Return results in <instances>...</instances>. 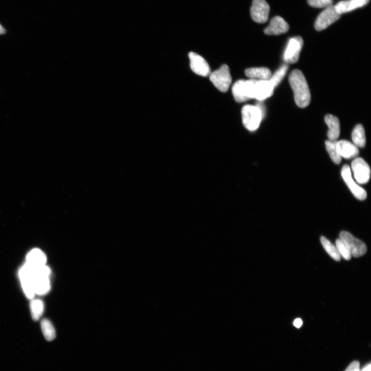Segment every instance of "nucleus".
<instances>
[{"mask_svg": "<svg viewBox=\"0 0 371 371\" xmlns=\"http://www.w3.org/2000/svg\"><path fill=\"white\" fill-rule=\"evenodd\" d=\"M289 81L294 92L295 102L300 108L307 107L311 94L306 80L302 71L294 70L290 74Z\"/></svg>", "mask_w": 371, "mask_h": 371, "instance_id": "nucleus-1", "label": "nucleus"}, {"mask_svg": "<svg viewBox=\"0 0 371 371\" xmlns=\"http://www.w3.org/2000/svg\"><path fill=\"white\" fill-rule=\"evenodd\" d=\"M255 80H239L233 86L232 92L236 102L242 103L255 99Z\"/></svg>", "mask_w": 371, "mask_h": 371, "instance_id": "nucleus-2", "label": "nucleus"}, {"mask_svg": "<svg viewBox=\"0 0 371 371\" xmlns=\"http://www.w3.org/2000/svg\"><path fill=\"white\" fill-rule=\"evenodd\" d=\"M242 122L244 127L250 131L257 130L264 117L257 106L246 105L242 109Z\"/></svg>", "mask_w": 371, "mask_h": 371, "instance_id": "nucleus-3", "label": "nucleus"}, {"mask_svg": "<svg viewBox=\"0 0 371 371\" xmlns=\"http://www.w3.org/2000/svg\"><path fill=\"white\" fill-rule=\"evenodd\" d=\"M210 80L219 91L223 92L228 91L232 81L229 67L223 65L220 69L211 73Z\"/></svg>", "mask_w": 371, "mask_h": 371, "instance_id": "nucleus-4", "label": "nucleus"}, {"mask_svg": "<svg viewBox=\"0 0 371 371\" xmlns=\"http://www.w3.org/2000/svg\"><path fill=\"white\" fill-rule=\"evenodd\" d=\"M339 239L347 246L354 257H360L366 253L367 247L366 244L354 237L351 233L347 231L341 232Z\"/></svg>", "mask_w": 371, "mask_h": 371, "instance_id": "nucleus-5", "label": "nucleus"}, {"mask_svg": "<svg viewBox=\"0 0 371 371\" xmlns=\"http://www.w3.org/2000/svg\"><path fill=\"white\" fill-rule=\"evenodd\" d=\"M341 16L337 12L334 6L331 5L326 7L318 17L315 25V29L317 31H321L326 29L339 19Z\"/></svg>", "mask_w": 371, "mask_h": 371, "instance_id": "nucleus-6", "label": "nucleus"}, {"mask_svg": "<svg viewBox=\"0 0 371 371\" xmlns=\"http://www.w3.org/2000/svg\"><path fill=\"white\" fill-rule=\"evenodd\" d=\"M341 175L354 197L360 201H364L367 198L366 191L353 180L351 168L348 165H345L342 167Z\"/></svg>", "mask_w": 371, "mask_h": 371, "instance_id": "nucleus-7", "label": "nucleus"}, {"mask_svg": "<svg viewBox=\"0 0 371 371\" xmlns=\"http://www.w3.org/2000/svg\"><path fill=\"white\" fill-rule=\"evenodd\" d=\"M352 170L357 183L365 184L370 179L371 170L369 165L362 158H356L352 163Z\"/></svg>", "mask_w": 371, "mask_h": 371, "instance_id": "nucleus-8", "label": "nucleus"}, {"mask_svg": "<svg viewBox=\"0 0 371 371\" xmlns=\"http://www.w3.org/2000/svg\"><path fill=\"white\" fill-rule=\"evenodd\" d=\"M303 46V40L301 37L297 36L290 38L284 53L285 62L287 64L297 63L299 60Z\"/></svg>", "mask_w": 371, "mask_h": 371, "instance_id": "nucleus-9", "label": "nucleus"}, {"mask_svg": "<svg viewBox=\"0 0 371 371\" xmlns=\"http://www.w3.org/2000/svg\"><path fill=\"white\" fill-rule=\"evenodd\" d=\"M270 6L265 0H253L251 8L253 20L258 23H266L269 17Z\"/></svg>", "mask_w": 371, "mask_h": 371, "instance_id": "nucleus-10", "label": "nucleus"}, {"mask_svg": "<svg viewBox=\"0 0 371 371\" xmlns=\"http://www.w3.org/2000/svg\"><path fill=\"white\" fill-rule=\"evenodd\" d=\"M189 57L191 69L194 72L204 77L210 75V67L203 57L195 52L189 53Z\"/></svg>", "mask_w": 371, "mask_h": 371, "instance_id": "nucleus-11", "label": "nucleus"}, {"mask_svg": "<svg viewBox=\"0 0 371 371\" xmlns=\"http://www.w3.org/2000/svg\"><path fill=\"white\" fill-rule=\"evenodd\" d=\"M19 277L23 290L27 298L32 299L35 296L32 283L33 272L31 267L25 264L20 269Z\"/></svg>", "mask_w": 371, "mask_h": 371, "instance_id": "nucleus-12", "label": "nucleus"}, {"mask_svg": "<svg viewBox=\"0 0 371 371\" xmlns=\"http://www.w3.org/2000/svg\"><path fill=\"white\" fill-rule=\"evenodd\" d=\"M275 88L272 82L269 80H255V99L259 101L270 97Z\"/></svg>", "mask_w": 371, "mask_h": 371, "instance_id": "nucleus-13", "label": "nucleus"}, {"mask_svg": "<svg viewBox=\"0 0 371 371\" xmlns=\"http://www.w3.org/2000/svg\"><path fill=\"white\" fill-rule=\"evenodd\" d=\"M289 24L281 17L276 16L270 23L264 32L268 35H278L289 31Z\"/></svg>", "mask_w": 371, "mask_h": 371, "instance_id": "nucleus-14", "label": "nucleus"}, {"mask_svg": "<svg viewBox=\"0 0 371 371\" xmlns=\"http://www.w3.org/2000/svg\"><path fill=\"white\" fill-rule=\"evenodd\" d=\"M369 1L370 0H345L339 2L334 6L337 12L341 15L363 7L368 4Z\"/></svg>", "mask_w": 371, "mask_h": 371, "instance_id": "nucleus-15", "label": "nucleus"}, {"mask_svg": "<svg viewBox=\"0 0 371 371\" xmlns=\"http://www.w3.org/2000/svg\"><path fill=\"white\" fill-rule=\"evenodd\" d=\"M337 149L341 157L345 159L355 158L359 153L358 147L348 140L337 141Z\"/></svg>", "mask_w": 371, "mask_h": 371, "instance_id": "nucleus-16", "label": "nucleus"}, {"mask_svg": "<svg viewBox=\"0 0 371 371\" xmlns=\"http://www.w3.org/2000/svg\"><path fill=\"white\" fill-rule=\"evenodd\" d=\"M325 122L328 128L327 136L329 140L336 141L339 137L340 134L339 119L333 115H327L325 117Z\"/></svg>", "mask_w": 371, "mask_h": 371, "instance_id": "nucleus-17", "label": "nucleus"}, {"mask_svg": "<svg viewBox=\"0 0 371 371\" xmlns=\"http://www.w3.org/2000/svg\"><path fill=\"white\" fill-rule=\"evenodd\" d=\"M46 255L43 251L38 249L32 250L27 257L26 264L33 268L46 265Z\"/></svg>", "mask_w": 371, "mask_h": 371, "instance_id": "nucleus-18", "label": "nucleus"}, {"mask_svg": "<svg viewBox=\"0 0 371 371\" xmlns=\"http://www.w3.org/2000/svg\"><path fill=\"white\" fill-rule=\"evenodd\" d=\"M32 283L35 294L44 295L50 290L49 277L33 275Z\"/></svg>", "mask_w": 371, "mask_h": 371, "instance_id": "nucleus-19", "label": "nucleus"}, {"mask_svg": "<svg viewBox=\"0 0 371 371\" xmlns=\"http://www.w3.org/2000/svg\"><path fill=\"white\" fill-rule=\"evenodd\" d=\"M245 74L248 78L255 80H269L272 75L271 71L265 67L247 69Z\"/></svg>", "mask_w": 371, "mask_h": 371, "instance_id": "nucleus-20", "label": "nucleus"}, {"mask_svg": "<svg viewBox=\"0 0 371 371\" xmlns=\"http://www.w3.org/2000/svg\"><path fill=\"white\" fill-rule=\"evenodd\" d=\"M352 138L354 144L357 147H365L366 139L363 126L361 124H358L355 126L352 132Z\"/></svg>", "mask_w": 371, "mask_h": 371, "instance_id": "nucleus-21", "label": "nucleus"}, {"mask_svg": "<svg viewBox=\"0 0 371 371\" xmlns=\"http://www.w3.org/2000/svg\"><path fill=\"white\" fill-rule=\"evenodd\" d=\"M325 146L327 152L330 155L333 162L336 164H339L341 162L340 155L337 149V141L327 140L325 142Z\"/></svg>", "mask_w": 371, "mask_h": 371, "instance_id": "nucleus-22", "label": "nucleus"}, {"mask_svg": "<svg viewBox=\"0 0 371 371\" xmlns=\"http://www.w3.org/2000/svg\"><path fill=\"white\" fill-rule=\"evenodd\" d=\"M41 327L45 338L47 341H51L56 337L55 328L49 320L44 319L41 322Z\"/></svg>", "mask_w": 371, "mask_h": 371, "instance_id": "nucleus-23", "label": "nucleus"}, {"mask_svg": "<svg viewBox=\"0 0 371 371\" xmlns=\"http://www.w3.org/2000/svg\"><path fill=\"white\" fill-rule=\"evenodd\" d=\"M30 308L33 319L34 321H38L44 313V304L40 300H33L31 303Z\"/></svg>", "mask_w": 371, "mask_h": 371, "instance_id": "nucleus-24", "label": "nucleus"}, {"mask_svg": "<svg viewBox=\"0 0 371 371\" xmlns=\"http://www.w3.org/2000/svg\"><path fill=\"white\" fill-rule=\"evenodd\" d=\"M320 240L328 255L335 260L339 261L341 260V257L336 246L323 236L320 238Z\"/></svg>", "mask_w": 371, "mask_h": 371, "instance_id": "nucleus-25", "label": "nucleus"}, {"mask_svg": "<svg viewBox=\"0 0 371 371\" xmlns=\"http://www.w3.org/2000/svg\"><path fill=\"white\" fill-rule=\"evenodd\" d=\"M336 247L337 250H338L340 257L347 260H349L351 259L352 255L351 252L340 239L339 238L336 240Z\"/></svg>", "mask_w": 371, "mask_h": 371, "instance_id": "nucleus-26", "label": "nucleus"}, {"mask_svg": "<svg viewBox=\"0 0 371 371\" xmlns=\"http://www.w3.org/2000/svg\"><path fill=\"white\" fill-rule=\"evenodd\" d=\"M288 69V66L287 65H284L273 75H272L270 79L269 80L272 82L275 87L282 81Z\"/></svg>", "mask_w": 371, "mask_h": 371, "instance_id": "nucleus-27", "label": "nucleus"}, {"mask_svg": "<svg viewBox=\"0 0 371 371\" xmlns=\"http://www.w3.org/2000/svg\"><path fill=\"white\" fill-rule=\"evenodd\" d=\"M308 4L315 8H326L332 5L333 0H307Z\"/></svg>", "mask_w": 371, "mask_h": 371, "instance_id": "nucleus-28", "label": "nucleus"}, {"mask_svg": "<svg viewBox=\"0 0 371 371\" xmlns=\"http://www.w3.org/2000/svg\"><path fill=\"white\" fill-rule=\"evenodd\" d=\"M360 364L357 361H353L345 371H360Z\"/></svg>", "mask_w": 371, "mask_h": 371, "instance_id": "nucleus-29", "label": "nucleus"}, {"mask_svg": "<svg viewBox=\"0 0 371 371\" xmlns=\"http://www.w3.org/2000/svg\"><path fill=\"white\" fill-rule=\"evenodd\" d=\"M293 325L295 327H296L297 328H300L303 325L302 320L300 318H298L295 320L293 322Z\"/></svg>", "mask_w": 371, "mask_h": 371, "instance_id": "nucleus-30", "label": "nucleus"}, {"mask_svg": "<svg viewBox=\"0 0 371 371\" xmlns=\"http://www.w3.org/2000/svg\"><path fill=\"white\" fill-rule=\"evenodd\" d=\"M360 371H371V364H369Z\"/></svg>", "mask_w": 371, "mask_h": 371, "instance_id": "nucleus-31", "label": "nucleus"}, {"mask_svg": "<svg viewBox=\"0 0 371 371\" xmlns=\"http://www.w3.org/2000/svg\"><path fill=\"white\" fill-rule=\"evenodd\" d=\"M5 32H6L5 30L2 26V25L0 24V34H5Z\"/></svg>", "mask_w": 371, "mask_h": 371, "instance_id": "nucleus-32", "label": "nucleus"}]
</instances>
